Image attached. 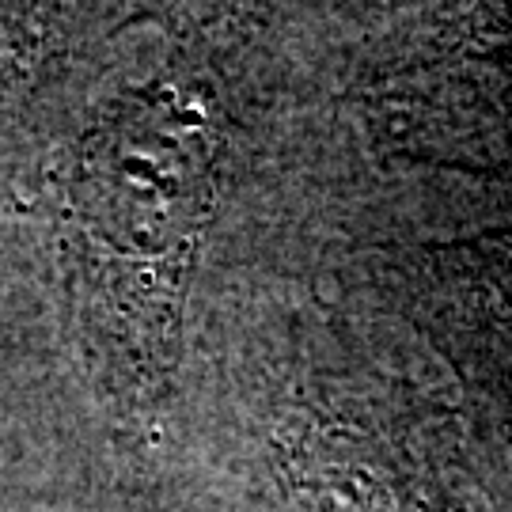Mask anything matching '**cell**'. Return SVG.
<instances>
[{
	"label": "cell",
	"instance_id": "1",
	"mask_svg": "<svg viewBox=\"0 0 512 512\" xmlns=\"http://www.w3.org/2000/svg\"><path fill=\"white\" fill-rule=\"evenodd\" d=\"M232 114L190 42L141 46L88 99L57 179L69 327L99 399L126 425L164 410L224 190Z\"/></svg>",
	"mask_w": 512,
	"mask_h": 512
},
{
	"label": "cell",
	"instance_id": "2",
	"mask_svg": "<svg viewBox=\"0 0 512 512\" xmlns=\"http://www.w3.org/2000/svg\"><path fill=\"white\" fill-rule=\"evenodd\" d=\"M92 16L84 8L0 4V137L65 65Z\"/></svg>",
	"mask_w": 512,
	"mask_h": 512
}]
</instances>
